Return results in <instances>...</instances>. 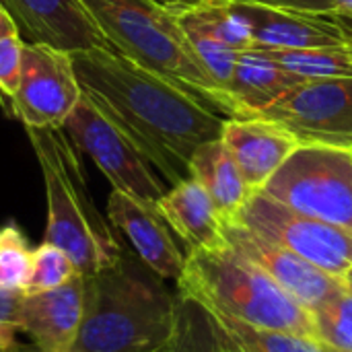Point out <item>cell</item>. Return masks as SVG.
<instances>
[{
  "label": "cell",
  "instance_id": "cell-22",
  "mask_svg": "<svg viewBox=\"0 0 352 352\" xmlns=\"http://www.w3.org/2000/svg\"><path fill=\"white\" fill-rule=\"evenodd\" d=\"M192 50L196 52V56L200 58V62L206 66V70L214 76V80L229 91V82L235 70V64L239 60V52L231 45H227L223 39H219L208 27L206 23L194 12V8L184 10L179 14H175Z\"/></svg>",
  "mask_w": 352,
  "mask_h": 352
},
{
  "label": "cell",
  "instance_id": "cell-17",
  "mask_svg": "<svg viewBox=\"0 0 352 352\" xmlns=\"http://www.w3.org/2000/svg\"><path fill=\"white\" fill-rule=\"evenodd\" d=\"M159 214L188 250H219L227 245L223 237V219L208 192L192 177L182 179L163 194L157 204Z\"/></svg>",
  "mask_w": 352,
  "mask_h": 352
},
{
  "label": "cell",
  "instance_id": "cell-16",
  "mask_svg": "<svg viewBox=\"0 0 352 352\" xmlns=\"http://www.w3.org/2000/svg\"><path fill=\"white\" fill-rule=\"evenodd\" d=\"M107 219L128 237L136 256L155 274L173 280L182 276L186 256L175 245L169 225L157 208H151L124 192L111 190L107 200Z\"/></svg>",
  "mask_w": 352,
  "mask_h": 352
},
{
  "label": "cell",
  "instance_id": "cell-12",
  "mask_svg": "<svg viewBox=\"0 0 352 352\" xmlns=\"http://www.w3.org/2000/svg\"><path fill=\"white\" fill-rule=\"evenodd\" d=\"M87 309V278L72 276L66 285L23 297L19 328L37 352H70Z\"/></svg>",
  "mask_w": 352,
  "mask_h": 352
},
{
  "label": "cell",
  "instance_id": "cell-31",
  "mask_svg": "<svg viewBox=\"0 0 352 352\" xmlns=\"http://www.w3.org/2000/svg\"><path fill=\"white\" fill-rule=\"evenodd\" d=\"M332 14H334V19L349 31V35L352 37V19H346V16H342V14H338V12H332Z\"/></svg>",
  "mask_w": 352,
  "mask_h": 352
},
{
  "label": "cell",
  "instance_id": "cell-9",
  "mask_svg": "<svg viewBox=\"0 0 352 352\" xmlns=\"http://www.w3.org/2000/svg\"><path fill=\"white\" fill-rule=\"evenodd\" d=\"M254 118H266L301 144L352 151V76L303 78Z\"/></svg>",
  "mask_w": 352,
  "mask_h": 352
},
{
  "label": "cell",
  "instance_id": "cell-32",
  "mask_svg": "<svg viewBox=\"0 0 352 352\" xmlns=\"http://www.w3.org/2000/svg\"><path fill=\"white\" fill-rule=\"evenodd\" d=\"M338 10H342V12H352V0H338Z\"/></svg>",
  "mask_w": 352,
  "mask_h": 352
},
{
  "label": "cell",
  "instance_id": "cell-14",
  "mask_svg": "<svg viewBox=\"0 0 352 352\" xmlns=\"http://www.w3.org/2000/svg\"><path fill=\"white\" fill-rule=\"evenodd\" d=\"M229 2V0H227ZM250 27L252 43L268 47H338L352 45L349 31L332 12H305L262 4H231Z\"/></svg>",
  "mask_w": 352,
  "mask_h": 352
},
{
  "label": "cell",
  "instance_id": "cell-5",
  "mask_svg": "<svg viewBox=\"0 0 352 352\" xmlns=\"http://www.w3.org/2000/svg\"><path fill=\"white\" fill-rule=\"evenodd\" d=\"M177 297L252 326L316 338L311 311L229 245L188 250Z\"/></svg>",
  "mask_w": 352,
  "mask_h": 352
},
{
  "label": "cell",
  "instance_id": "cell-19",
  "mask_svg": "<svg viewBox=\"0 0 352 352\" xmlns=\"http://www.w3.org/2000/svg\"><path fill=\"white\" fill-rule=\"evenodd\" d=\"M194 307L198 309L202 328L206 330L214 349H237L243 352H328L316 338L252 326L198 305Z\"/></svg>",
  "mask_w": 352,
  "mask_h": 352
},
{
  "label": "cell",
  "instance_id": "cell-34",
  "mask_svg": "<svg viewBox=\"0 0 352 352\" xmlns=\"http://www.w3.org/2000/svg\"><path fill=\"white\" fill-rule=\"evenodd\" d=\"M344 283H346L349 291H351V293H352V270H351V272H349V274H346V276H344Z\"/></svg>",
  "mask_w": 352,
  "mask_h": 352
},
{
  "label": "cell",
  "instance_id": "cell-30",
  "mask_svg": "<svg viewBox=\"0 0 352 352\" xmlns=\"http://www.w3.org/2000/svg\"><path fill=\"white\" fill-rule=\"evenodd\" d=\"M12 33H21L19 25H16L14 16L10 14V10L0 2V37L12 35Z\"/></svg>",
  "mask_w": 352,
  "mask_h": 352
},
{
  "label": "cell",
  "instance_id": "cell-24",
  "mask_svg": "<svg viewBox=\"0 0 352 352\" xmlns=\"http://www.w3.org/2000/svg\"><path fill=\"white\" fill-rule=\"evenodd\" d=\"M33 250L16 223L0 227V289L25 291L31 274Z\"/></svg>",
  "mask_w": 352,
  "mask_h": 352
},
{
  "label": "cell",
  "instance_id": "cell-33",
  "mask_svg": "<svg viewBox=\"0 0 352 352\" xmlns=\"http://www.w3.org/2000/svg\"><path fill=\"white\" fill-rule=\"evenodd\" d=\"M200 352V351H196ZM206 352H243V351H237V349H214V346H210Z\"/></svg>",
  "mask_w": 352,
  "mask_h": 352
},
{
  "label": "cell",
  "instance_id": "cell-8",
  "mask_svg": "<svg viewBox=\"0 0 352 352\" xmlns=\"http://www.w3.org/2000/svg\"><path fill=\"white\" fill-rule=\"evenodd\" d=\"M235 221L332 276L344 278L352 270L351 229L295 212L262 190L248 198Z\"/></svg>",
  "mask_w": 352,
  "mask_h": 352
},
{
  "label": "cell",
  "instance_id": "cell-3",
  "mask_svg": "<svg viewBox=\"0 0 352 352\" xmlns=\"http://www.w3.org/2000/svg\"><path fill=\"white\" fill-rule=\"evenodd\" d=\"M113 50L184 87L208 107L241 118L229 91L200 62L177 16L153 0H80Z\"/></svg>",
  "mask_w": 352,
  "mask_h": 352
},
{
  "label": "cell",
  "instance_id": "cell-29",
  "mask_svg": "<svg viewBox=\"0 0 352 352\" xmlns=\"http://www.w3.org/2000/svg\"><path fill=\"white\" fill-rule=\"evenodd\" d=\"M153 2L159 4V6H163V8H167L173 14H179L184 10H190V8H196V6L204 4L208 0H153Z\"/></svg>",
  "mask_w": 352,
  "mask_h": 352
},
{
  "label": "cell",
  "instance_id": "cell-35",
  "mask_svg": "<svg viewBox=\"0 0 352 352\" xmlns=\"http://www.w3.org/2000/svg\"><path fill=\"white\" fill-rule=\"evenodd\" d=\"M338 14H342V16H346V19H352V12H342V10H338Z\"/></svg>",
  "mask_w": 352,
  "mask_h": 352
},
{
  "label": "cell",
  "instance_id": "cell-23",
  "mask_svg": "<svg viewBox=\"0 0 352 352\" xmlns=\"http://www.w3.org/2000/svg\"><path fill=\"white\" fill-rule=\"evenodd\" d=\"M316 340L336 349L352 352V293L346 289L324 301L311 311Z\"/></svg>",
  "mask_w": 352,
  "mask_h": 352
},
{
  "label": "cell",
  "instance_id": "cell-7",
  "mask_svg": "<svg viewBox=\"0 0 352 352\" xmlns=\"http://www.w3.org/2000/svg\"><path fill=\"white\" fill-rule=\"evenodd\" d=\"M62 132L80 155H87L101 169L113 190L157 208L167 190L155 175L151 161L134 138L91 97L82 93Z\"/></svg>",
  "mask_w": 352,
  "mask_h": 352
},
{
  "label": "cell",
  "instance_id": "cell-6",
  "mask_svg": "<svg viewBox=\"0 0 352 352\" xmlns=\"http://www.w3.org/2000/svg\"><path fill=\"white\" fill-rule=\"evenodd\" d=\"M262 192L295 212L352 231V151L301 144Z\"/></svg>",
  "mask_w": 352,
  "mask_h": 352
},
{
  "label": "cell",
  "instance_id": "cell-36",
  "mask_svg": "<svg viewBox=\"0 0 352 352\" xmlns=\"http://www.w3.org/2000/svg\"><path fill=\"white\" fill-rule=\"evenodd\" d=\"M326 346V344H324ZM326 351L328 352H344V351H336V349H330V346H326Z\"/></svg>",
  "mask_w": 352,
  "mask_h": 352
},
{
  "label": "cell",
  "instance_id": "cell-26",
  "mask_svg": "<svg viewBox=\"0 0 352 352\" xmlns=\"http://www.w3.org/2000/svg\"><path fill=\"white\" fill-rule=\"evenodd\" d=\"M23 47H25V41L21 33L0 37V97L2 101H8V103L21 80Z\"/></svg>",
  "mask_w": 352,
  "mask_h": 352
},
{
  "label": "cell",
  "instance_id": "cell-27",
  "mask_svg": "<svg viewBox=\"0 0 352 352\" xmlns=\"http://www.w3.org/2000/svg\"><path fill=\"white\" fill-rule=\"evenodd\" d=\"M25 291H2L0 289V352H37L23 346L16 340L19 328V311L23 303Z\"/></svg>",
  "mask_w": 352,
  "mask_h": 352
},
{
  "label": "cell",
  "instance_id": "cell-1",
  "mask_svg": "<svg viewBox=\"0 0 352 352\" xmlns=\"http://www.w3.org/2000/svg\"><path fill=\"white\" fill-rule=\"evenodd\" d=\"M72 64L82 93L134 138L173 186L186 179L192 153L221 138L225 120L212 107L122 52L91 47L74 52Z\"/></svg>",
  "mask_w": 352,
  "mask_h": 352
},
{
  "label": "cell",
  "instance_id": "cell-13",
  "mask_svg": "<svg viewBox=\"0 0 352 352\" xmlns=\"http://www.w3.org/2000/svg\"><path fill=\"white\" fill-rule=\"evenodd\" d=\"M29 41L68 54L111 47L80 0H2Z\"/></svg>",
  "mask_w": 352,
  "mask_h": 352
},
{
  "label": "cell",
  "instance_id": "cell-21",
  "mask_svg": "<svg viewBox=\"0 0 352 352\" xmlns=\"http://www.w3.org/2000/svg\"><path fill=\"white\" fill-rule=\"evenodd\" d=\"M241 54H254L276 68L303 78L352 76V45L338 47H268L252 43Z\"/></svg>",
  "mask_w": 352,
  "mask_h": 352
},
{
  "label": "cell",
  "instance_id": "cell-4",
  "mask_svg": "<svg viewBox=\"0 0 352 352\" xmlns=\"http://www.w3.org/2000/svg\"><path fill=\"white\" fill-rule=\"evenodd\" d=\"M25 130L45 186V241L62 248L72 258L78 274L95 276L111 266L124 254V248L116 239L111 223L91 200L85 169L78 161L80 153L62 130Z\"/></svg>",
  "mask_w": 352,
  "mask_h": 352
},
{
  "label": "cell",
  "instance_id": "cell-2",
  "mask_svg": "<svg viewBox=\"0 0 352 352\" xmlns=\"http://www.w3.org/2000/svg\"><path fill=\"white\" fill-rule=\"evenodd\" d=\"M177 307L163 278L124 252L87 278L85 320L70 352H161L173 338Z\"/></svg>",
  "mask_w": 352,
  "mask_h": 352
},
{
  "label": "cell",
  "instance_id": "cell-11",
  "mask_svg": "<svg viewBox=\"0 0 352 352\" xmlns=\"http://www.w3.org/2000/svg\"><path fill=\"white\" fill-rule=\"evenodd\" d=\"M223 237L229 248L262 268L285 293H289L307 311L346 291L344 278L332 276L291 250L258 235L239 221H223Z\"/></svg>",
  "mask_w": 352,
  "mask_h": 352
},
{
  "label": "cell",
  "instance_id": "cell-20",
  "mask_svg": "<svg viewBox=\"0 0 352 352\" xmlns=\"http://www.w3.org/2000/svg\"><path fill=\"white\" fill-rule=\"evenodd\" d=\"M301 80L303 76L276 68L260 56L241 54L229 82V93L235 99L241 118H254L262 107L276 101Z\"/></svg>",
  "mask_w": 352,
  "mask_h": 352
},
{
  "label": "cell",
  "instance_id": "cell-18",
  "mask_svg": "<svg viewBox=\"0 0 352 352\" xmlns=\"http://www.w3.org/2000/svg\"><path fill=\"white\" fill-rule=\"evenodd\" d=\"M188 173L208 192L223 221H233L254 194L221 138L208 140L192 153Z\"/></svg>",
  "mask_w": 352,
  "mask_h": 352
},
{
  "label": "cell",
  "instance_id": "cell-25",
  "mask_svg": "<svg viewBox=\"0 0 352 352\" xmlns=\"http://www.w3.org/2000/svg\"><path fill=\"white\" fill-rule=\"evenodd\" d=\"M76 266L72 258L58 245L43 241L33 250V262H31V274L25 287L27 295L33 293H45L54 291L62 285H66L72 276H76Z\"/></svg>",
  "mask_w": 352,
  "mask_h": 352
},
{
  "label": "cell",
  "instance_id": "cell-15",
  "mask_svg": "<svg viewBox=\"0 0 352 352\" xmlns=\"http://www.w3.org/2000/svg\"><path fill=\"white\" fill-rule=\"evenodd\" d=\"M221 140L252 192L262 190L289 155L301 146L293 132L266 118H229L223 124Z\"/></svg>",
  "mask_w": 352,
  "mask_h": 352
},
{
  "label": "cell",
  "instance_id": "cell-28",
  "mask_svg": "<svg viewBox=\"0 0 352 352\" xmlns=\"http://www.w3.org/2000/svg\"><path fill=\"white\" fill-rule=\"evenodd\" d=\"M231 4H262L274 8H293L305 12H338V0H229Z\"/></svg>",
  "mask_w": 352,
  "mask_h": 352
},
{
  "label": "cell",
  "instance_id": "cell-37",
  "mask_svg": "<svg viewBox=\"0 0 352 352\" xmlns=\"http://www.w3.org/2000/svg\"><path fill=\"white\" fill-rule=\"evenodd\" d=\"M0 2H2V0H0ZM2 4H4V2H2Z\"/></svg>",
  "mask_w": 352,
  "mask_h": 352
},
{
  "label": "cell",
  "instance_id": "cell-10",
  "mask_svg": "<svg viewBox=\"0 0 352 352\" xmlns=\"http://www.w3.org/2000/svg\"><path fill=\"white\" fill-rule=\"evenodd\" d=\"M80 97L72 54L47 43L25 41L21 80L10 99V113L25 128L62 130Z\"/></svg>",
  "mask_w": 352,
  "mask_h": 352
}]
</instances>
